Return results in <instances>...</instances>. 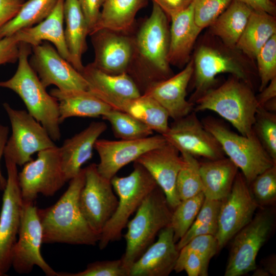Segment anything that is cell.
<instances>
[{"label":"cell","mask_w":276,"mask_h":276,"mask_svg":"<svg viewBox=\"0 0 276 276\" xmlns=\"http://www.w3.org/2000/svg\"><path fill=\"white\" fill-rule=\"evenodd\" d=\"M232 0H193L194 18L201 29L209 27L227 8Z\"/></svg>","instance_id":"obj_43"},{"label":"cell","mask_w":276,"mask_h":276,"mask_svg":"<svg viewBox=\"0 0 276 276\" xmlns=\"http://www.w3.org/2000/svg\"><path fill=\"white\" fill-rule=\"evenodd\" d=\"M85 181L79 197L81 211L90 227L100 235L105 224L114 212L118 199L111 180L98 171L97 164L85 168Z\"/></svg>","instance_id":"obj_16"},{"label":"cell","mask_w":276,"mask_h":276,"mask_svg":"<svg viewBox=\"0 0 276 276\" xmlns=\"http://www.w3.org/2000/svg\"><path fill=\"white\" fill-rule=\"evenodd\" d=\"M237 1L250 7L253 10L265 12L275 16L276 6L270 0H234Z\"/></svg>","instance_id":"obj_50"},{"label":"cell","mask_w":276,"mask_h":276,"mask_svg":"<svg viewBox=\"0 0 276 276\" xmlns=\"http://www.w3.org/2000/svg\"><path fill=\"white\" fill-rule=\"evenodd\" d=\"M221 201L204 199L203 204L193 224L177 242L179 251L193 238L202 235L215 236L217 231V219Z\"/></svg>","instance_id":"obj_35"},{"label":"cell","mask_w":276,"mask_h":276,"mask_svg":"<svg viewBox=\"0 0 276 276\" xmlns=\"http://www.w3.org/2000/svg\"><path fill=\"white\" fill-rule=\"evenodd\" d=\"M270 1L275 3L276 0H270Z\"/></svg>","instance_id":"obj_54"},{"label":"cell","mask_w":276,"mask_h":276,"mask_svg":"<svg viewBox=\"0 0 276 276\" xmlns=\"http://www.w3.org/2000/svg\"><path fill=\"white\" fill-rule=\"evenodd\" d=\"M170 19L168 61L170 65L182 67L190 60L193 48L202 30L194 21L193 1L188 8Z\"/></svg>","instance_id":"obj_25"},{"label":"cell","mask_w":276,"mask_h":276,"mask_svg":"<svg viewBox=\"0 0 276 276\" xmlns=\"http://www.w3.org/2000/svg\"><path fill=\"white\" fill-rule=\"evenodd\" d=\"M108 121L116 137L121 140H136L151 136L153 131L128 113L111 109L102 117Z\"/></svg>","instance_id":"obj_36"},{"label":"cell","mask_w":276,"mask_h":276,"mask_svg":"<svg viewBox=\"0 0 276 276\" xmlns=\"http://www.w3.org/2000/svg\"><path fill=\"white\" fill-rule=\"evenodd\" d=\"M274 34L275 16L252 10L235 48L250 59L255 60L260 49Z\"/></svg>","instance_id":"obj_30"},{"label":"cell","mask_w":276,"mask_h":276,"mask_svg":"<svg viewBox=\"0 0 276 276\" xmlns=\"http://www.w3.org/2000/svg\"><path fill=\"white\" fill-rule=\"evenodd\" d=\"M145 2L146 0H104L98 20L90 33L103 29L128 33Z\"/></svg>","instance_id":"obj_32"},{"label":"cell","mask_w":276,"mask_h":276,"mask_svg":"<svg viewBox=\"0 0 276 276\" xmlns=\"http://www.w3.org/2000/svg\"><path fill=\"white\" fill-rule=\"evenodd\" d=\"M11 125L12 134L5 147L4 157L17 166L30 161L36 152L56 145L46 129L29 112L3 104Z\"/></svg>","instance_id":"obj_10"},{"label":"cell","mask_w":276,"mask_h":276,"mask_svg":"<svg viewBox=\"0 0 276 276\" xmlns=\"http://www.w3.org/2000/svg\"><path fill=\"white\" fill-rule=\"evenodd\" d=\"M80 73L88 83V91L113 109L122 111L130 102L142 95L127 73L109 74L90 63L84 66Z\"/></svg>","instance_id":"obj_20"},{"label":"cell","mask_w":276,"mask_h":276,"mask_svg":"<svg viewBox=\"0 0 276 276\" xmlns=\"http://www.w3.org/2000/svg\"><path fill=\"white\" fill-rule=\"evenodd\" d=\"M128 175L111 179L112 188L118 196L117 207L101 234L98 245L101 250L111 242L120 240L129 217L143 200L158 185L148 171L136 162Z\"/></svg>","instance_id":"obj_7"},{"label":"cell","mask_w":276,"mask_h":276,"mask_svg":"<svg viewBox=\"0 0 276 276\" xmlns=\"http://www.w3.org/2000/svg\"><path fill=\"white\" fill-rule=\"evenodd\" d=\"M78 1L86 20L90 34L98 20L104 0H78Z\"/></svg>","instance_id":"obj_47"},{"label":"cell","mask_w":276,"mask_h":276,"mask_svg":"<svg viewBox=\"0 0 276 276\" xmlns=\"http://www.w3.org/2000/svg\"><path fill=\"white\" fill-rule=\"evenodd\" d=\"M29 63L45 88L55 85L62 91H88L80 72L48 42L32 47Z\"/></svg>","instance_id":"obj_15"},{"label":"cell","mask_w":276,"mask_h":276,"mask_svg":"<svg viewBox=\"0 0 276 276\" xmlns=\"http://www.w3.org/2000/svg\"><path fill=\"white\" fill-rule=\"evenodd\" d=\"M64 0H58L50 15L43 21L16 33L20 42L36 46L47 40L53 44L59 54L71 63L63 28Z\"/></svg>","instance_id":"obj_26"},{"label":"cell","mask_w":276,"mask_h":276,"mask_svg":"<svg viewBox=\"0 0 276 276\" xmlns=\"http://www.w3.org/2000/svg\"><path fill=\"white\" fill-rule=\"evenodd\" d=\"M260 92L256 97L259 108H263L267 102L276 98V77L272 79Z\"/></svg>","instance_id":"obj_51"},{"label":"cell","mask_w":276,"mask_h":276,"mask_svg":"<svg viewBox=\"0 0 276 276\" xmlns=\"http://www.w3.org/2000/svg\"><path fill=\"white\" fill-rule=\"evenodd\" d=\"M20 43L16 34L0 39V65L18 60Z\"/></svg>","instance_id":"obj_45"},{"label":"cell","mask_w":276,"mask_h":276,"mask_svg":"<svg viewBox=\"0 0 276 276\" xmlns=\"http://www.w3.org/2000/svg\"><path fill=\"white\" fill-rule=\"evenodd\" d=\"M166 14L168 18L177 14L188 8L193 0H152Z\"/></svg>","instance_id":"obj_49"},{"label":"cell","mask_w":276,"mask_h":276,"mask_svg":"<svg viewBox=\"0 0 276 276\" xmlns=\"http://www.w3.org/2000/svg\"><path fill=\"white\" fill-rule=\"evenodd\" d=\"M57 276H129L121 259L96 261L89 263L86 268L76 273L57 272Z\"/></svg>","instance_id":"obj_44"},{"label":"cell","mask_w":276,"mask_h":276,"mask_svg":"<svg viewBox=\"0 0 276 276\" xmlns=\"http://www.w3.org/2000/svg\"><path fill=\"white\" fill-rule=\"evenodd\" d=\"M179 253L169 225L161 229L157 240L133 264L129 276H168L174 269Z\"/></svg>","instance_id":"obj_23"},{"label":"cell","mask_w":276,"mask_h":276,"mask_svg":"<svg viewBox=\"0 0 276 276\" xmlns=\"http://www.w3.org/2000/svg\"><path fill=\"white\" fill-rule=\"evenodd\" d=\"M172 212L164 193L157 186L143 200L135 216L127 223L126 248L121 259L129 274L133 264L153 243L155 237L170 225Z\"/></svg>","instance_id":"obj_6"},{"label":"cell","mask_w":276,"mask_h":276,"mask_svg":"<svg viewBox=\"0 0 276 276\" xmlns=\"http://www.w3.org/2000/svg\"><path fill=\"white\" fill-rule=\"evenodd\" d=\"M32 47L20 42L18 64L13 76L0 81V87L12 90L25 103L28 112L46 129L55 142L61 138L58 100L48 94L30 64Z\"/></svg>","instance_id":"obj_4"},{"label":"cell","mask_w":276,"mask_h":276,"mask_svg":"<svg viewBox=\"0 0 276 276\" xmlns=\"http://www.w3.org/2000/svg\"><path fill=\"white\" fill-rule=\"evenodd\" d=\"M85 181V168H82L70 180L67 189L55 204L38 209L43 243L94 246L98 243L100 235L90 227L79 206V195Z\"/></svg>","instance_id":"obj_2"},{"label":"cell","mask_w":276,"mask_h":276,"mask_svg":"<svg viewBox=\"0 0 276 276\" xmlns=\"http://www.w3.org/2000/svg\"><path fill=\"white\" fill-rule=\"evenodd\" d=\"M4 158L7 178L0 215V276L5 275L12 266L22 205L17 165L11 159Z\"/></svg>","instance_id":"obj_14"},{"label":"cell","mask_w":276,"mask_h":276,"mask_svg":"<svg viewBox=\"0 0 276 276\" xmlns=\"http://www.w3.org/2000/svg\"><path fill=\"white\" fill-rule=\"evenodd\" d=\"M254 130L262 146L276 163V114L259 108Z\"/></svg>","instance_id":"obj_39"},{"label":"cell","mask_w":276,"mask_h":276,"mask_svg":"<svg viewBox=\"0 0 276 276\" xmlns=\"http://www.w3.org/2000/svg\"><path fill=\"white\" fill-rule=\"evenodd\" d=\"M180 153L183 159V165L177 175L176 188L181 201L202 192L203 186L199 162L195 156L187 152Z\"/></svg>","instance_id":"obj_37"},{"label":"cell","mask_w":276,"mask_h":276,"mask_svg":"<svg viewBox=\"0 0 276 276\" xmlns=\"http://www.w3.org/2000/svg\"><path fill=\"white\" fill-rule=\"evenodd\" d=\"M64 36L71 63L79 72L84 66L82 56L87 50L88 27L78 0H64Z\"/></svg>","instance_id":"obj_28"},{"label":"cell","mask_w":276,"mask_h":276,"mask_svg":"<svg viewBox=\"0 0 276 276\" xmlns=\"http://www.w3.org/2000/svg\"><path fill=\"white\" fill-rule=\"evenodd\" d=\"M57 1L28 0L24 2L15 17L0 29V39L43 21L52 12Z\"/></svg>","instance_id":"obj_33"},{"label":"cell","mask_w":276,"mask_h":276,"mask_svg":"<svg viewBox=\"0 0 276 276\" xmlns=\"http://www.w3.org/2000/svg\"><path fill=\"white\" fill-rule=\"evenodd\" d=\"M166 142L160 134L136 140L98 139L94 146L100 158L97 170L103 177L111 180L123 167Z\"/></svg>","instance_id":"obj_18"},{"label":"cell","mask_w":276,"mask_h":276,"mask_svg":"<svg viewBox=\"0 0 276 276\" xmlns=\"http://www.w3.org/2000/svg\"><path fill=\"white\" fill-rule=\"evenodd\" d=\"M249 188L259 206L273 204L276 200V164L258 175Z\"/></svg>","instance_id":"obj_40"},{"label":"cell","mask_w":276,"mask_h":276,"mask_svg":"<svg viewBox=\"0 0 276 276\" xmlns=\"http://www.w3.org/2000/svg\"><path fill=\"white\" fill-rule=\"evenodd\" d=\"M122 111L129 113L160 134L165 133L169 128L170 117L167 111L155 100L145 95L132 100Z\"/></svg>","instance_id":"obj_34"},{"label":"cell","mask_w":276,"mask_h":276,"mask_svg":"<svg viewBox=\"0 0 276 276\" xmlns=\"http://www.w3.org/2000/svg\"><path fill=\"white\" fill-rule=\"evenodd\" d=\"M192 75L194 92L189 100H195L214 88L216 77L229 73L254 88V79L258 75L257 67L250 59L236 48L224 44L210 33L196 49Z\"/></svg>","instance_id":"obj_3"},{"label":"cell","mask_w":276,"mask_h":276,"mask_svg":"<svg viewBox=\"0 0 276 276\" xmlns=\"http://www.w3.org/2000/svg\"><path fill=\"white\" fill-rule=\"evenodd\" d=\"M50 94L58 101L60 124L71 117H102L112 109L88 91H62L55 88Z\"/></svg>","instance_id":"obj_29"},{"label":"cell","mask_w":276,"mask_h":276,"mask_svg":"<svg viewBox=\"0 0 276 276\" xmlns=\"http://www.w3.org/2000/svg\"><path fill=\"white\" fill-rule=\"evenodd\" d=\"M195 112L211 110L229 122L240 134L248 136L259 106L256 96L249 85L232 76L216 88H212L194 103Z\"/></svg>","instance_id":"obj_5"},{"label":"cell","mask_w":276,"mask_h":276,"mask_svg":"<svg viewBox=\"0 0 276 276\" xmlns=\"http://www.w3.org/2000/svg\"><path fill=\"white\" fill-rule=\"evenodd\" d=\"M107 129L104 122H93L85 129L66 139L59 147L62 168L67 181L75 177L93 156L95 144Z\"/></svg>","instance_id":"obj_24"},{"label":"cell","mask_w":276,"mask_h":276,"mask_svg":"<svg viewBox=\"0 0 276 276\" xmlns=\"http://www.w3.org/2000/svg\"><path fill=\"white\" fill-rule=\"evenodd\" d=\"M253 9L243 3L232 0L227 8L210 27V33L224 44L235 48Z\"/></svg>","instance_id":"obj_31"},{"label":"cell","mask_w":276,"mask_h":276,"mask_svg":"<svg viewBox=\"0 0 276 276\" xmlns=\"http://www.w3.org/2000/svg\"><path fill=\"white\" fill-rule=\"evenodd\" d=\"M168 18L153 3L151 13L133 37V51L127 73L141 94L151 84L173 75L168 55L170 42Z\"/></svg>","instance_id":"obj_1"},{"label":"cell","mask_w":276,"mask_h":276,"mask_svg":"<svg viewBox=\"0 0 276 276\" xmlns=\"http://www.w3.org/2000/svg\"><path fill=\"white\" fill-rule=\"evenodd\" d=\"M253 276H270V274L263 267H258V266L252 271Z\"/></svg>","instance_id":"obj_53"},{"label":"cell","mask_w":276,"mask_h":276,"mask_svg":"<svg viewBox=\"0 0 276 276\" xmlns=\"http://www.w3.org/2000/svg\"><path fill=\"white\" fill-rule=\"evenodd\" d=\"M95 52L92 64L109 74L127 73L133 51V37L103 29L89 34Z\"/></svg>","instance_id":"obj_19"},{"label":"cell","mask_w":276,"mask_h":276,"mask_svg":"<svg viewBox=\"0 0 276 276\" xmlns=\"http://www.w3.org/2000/svg\"><path fill=\"white\" fill-rule=\"evenodd\" d=\"M18 176L22 201H34L38 194L53 196L67 182L59 147L38 152L35 160L24 165Z\"/></svg>","instance_id":"obj_11"},{"label":"cell","mask_w":276,"mask_h":276,"mask_svg":"<svg viewBox=\"0 0 276 276\" xmlns=\"http://www.w3.org/2000/svg\"><path fill=\"white\" fill-rule=\"evenodd\" d=\"M24 0H0V29L17 14Z\"/></svg>","instance_id":"obj_48"},{"label":"cell","mask_w":276,"mask_h":276,"mask_svg":"<svg viewBox=\"0 0 276 276\" xmlns=\"http://www.w3.org/2000/svg\"><path fill=\"white\" fill-rule=\"evenodd\" d=\"M34 201H22L18 239L15 244L12 266L19 274L31 272L34 266L48 276H57L41 256L42 229Z\"/></svg>","instance_id":"obj_12"},{"label":"cell","mask_w":276,"mask_h":276,"mask_svg":"<svg viewBox=\"0 0 276 276\" xmlns=\"http://www.w3.org/2000/svg\"><path fill=\"white\" fill-rule=\"evenodd\" d=\"M263 267L268 272L270 275H276V256L272 254L262 260Z\"/></svg>","instance_id":"obj_52"},{"label":"cell","mask_w":276,"mask_h":276,"mask_svg":"<svg viewBox=\"0 0 276 276\" xmlns=\"http://www.w3.org/2000/svg\"><path fill=\"white\" fill-rule=\"evenodd\" d=\"M162 135L180 152H185L195 157L201 156L208 160L225 157L220 144L206 129L194 111L174 120L167 131Z\"/></svg>","instance_id":"obj_17"},{"label":"cell","mask_w":276,"mask_h":276,"mask_svg":"<svg viewBox=\"0 0 276 276\" xmlns=\"http://www.w3.org/2000/svg\"><path fill=\"white\" fill-rule=\"evenodd\" d=\"M193 71L192 59L181 72L165 80L153 83L143 95L157 102L174 120L185 117L194 109V104L186 99L187 89L192 79Z\"/></svg>","instance_id":"obj_22"},{"label":"cell","mask_w":276,"mask_h":276,"mask_svg":"<svg viewBox=\"0 0 276 276\" xmlns=\"http://www.w3.org/2000/svg\"><path fill=\"white\" fill-rule=\"evenodd\" d=\"M274 225V211L265 209L257 213L234 236L225 276H241L252 271L257 267V256L270 237Z\"/></svg>","instance_id":"obj_9"},{"label":"cell","mask_w":276,"mask_h":276,"mask_svg":"<svg viewBox=\"0 0 276 276\" xmlns=\"http://www.w3.org/2000/svg\"><path fill=\"white\" fill-rule=\"evenodd\" d=\"M210 261L195 252L187 256L183 266L188 276H207Z\"/></svg>","instance_id":"obj_46"},{"label":"cell","mask_w":276,"mask_h":276,"mask_svg":"<svg viewBox=\"0 0 276 276\" xmlns=\"http://www.w3.org/2000/svg\"><path fill=\"white\" fill-rule=\"evenodd\" d=\"M257 70L260 78L259 91L276 77V34L273 35L258 52Z\"/></svg>","instance_id":"obj_42"},{"label":"cell","mask_w":276,"mask_h":276,"mask_svg":"<svg viewBox=\"0 0 276 276\" xmlns=\"http://www.w3.org/2000/svg\"><path fill=\"white\" fill-rule=\"evenodd\" d=\"M134 162L151 174L164 193L169 205L174 210L181 201L176 188L177 175L183 165L179 151L167 141L163 145L145 152Z\"/></svg>","instance_id":"obj_21"},{"label":"cell","mask_w":276,"mask_h":276,"mask_svg":"<svg viewBox=\"0 0 276 276\" xmlns=\"http://www.w3.org/2000/svg\"><path fill=\"white\" fill-rule=\"evenodd\" d=\"M259 206L243 174L238 172L230 192L221 200L215 236L218 251L251 220Z\"/></svg>","instance_id":"obj_13"},{"label":"cell","mask_w":276,"mask_h":276,"mask_svg":"<svg viewBox=\"0 0 276 276\" xmlns=\"http://www.w3.org/2000/svg\"><path fill=\"white\" fill-rule=\"evenodd\" d=\"M198 254L208 260L211 259L218 252V244L215 236L202 235L191 239L180 250L174 270L176 273L183 271L184 262L191 252Z\"/></svg>","instance_id":"obj_41"},{"label":"cell","mask_w":276,"mask_h":276,"mask_svg":"<svg viewBox=\"0 0 276 276\" xmlns=\"http://www.w3.org/2000/svg\"><path fill=\"white\" fill-rule=\"evenodd\" d=\"M238 169L228 157L199 163L204 197L220 201L225 198L232 189Z\"/></svg>","instance_id":"obj_27"},{"label":"cell","mask_w":276,"mask_h":276,"mask_svg":"<svg viewBox=\"0 0 276 276\" xmlns=\"http://www.w3.org/2000/svg\"><path fill=\"white\" fill-rule=\"evenodd\" d=\"M202 123L217 139L224 154L240 169L248 185L258 175L276 164L255 131L248 136L238 134L211 118Z\"/></svg>","instance_id":"obj_8"},{"label":"cell","mask_w":276,"mask_h":276,"mask_svg":"<svg viewBox=\"0 0 276 276\" xmlns=\"http://www.w3.org/2000/svg\"><path fill=\"white\" fill-rule=\"evenodd\" d=\"M205 199L203 192L181 200L172 212L170 225L177 242L186 233L195 220Z\"/></svg>","instance_id":"obj_38"}]
</instances>
